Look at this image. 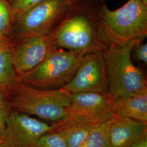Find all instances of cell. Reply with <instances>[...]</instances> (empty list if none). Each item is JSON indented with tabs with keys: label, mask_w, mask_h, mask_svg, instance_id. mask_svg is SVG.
<instances>
[{
	"label": "cell",
	"mask_w": 147,
	"mask_h": 147,
	"mask_svg": "<svg viewBox=\"0 0 147 147\" xmlns=\"http://www.w3.org/2000/svg\"><path fill=\"white\" fill-rule=\"evenodd\" d=\"M106 0H71L65 16L51 33L55 47L84 53L103 52L109 45L102 22Z\"/></svg>",
	"instance_id": "obj_1"
},
{
	"label": "cell",
	"mask_w": 147,
	"mask_h": 147,
	"mask_svg": "<svg viewBox=\"0 0 147 147\" xmlns=\"http://www.w3.org/2000/svg\"><path fill=\"white\" fill-rule=\"evenodd\" d=\"M141 42L110 44L102 53L109 81L107 93L114 102L147 91L144 74L132 62V51Z\"/></svg>",
	"instance_id": "obj_2"
},
{
	"label": "cell",
	"mask_w": 147,
	"mask_h": 147,
	"mask_svg": "<svg viewBox=\"0 0 147 147\" xmlns=\"http://www.w3.org/2000/svg\"><path fill=\"white\" fill-rule=\"evenodd\" d=\"M11 111L36 116L45 122L55 123L67 116L70 93L62 88H37L20 81L7 91Z\"/></svg>",
	"instance_id": "obj_3"
},
{
	"label": "cell",
	"mask_w": 147,
	"mask_h": 147,
	"mask_svg": "<svg viewBox=\"0 0 147 147\" xmlns=\"http://www.w3.org/2000/svg\"><path fill=\"white\" fill-rule=\"evenodd\" d=\"M102 22L109 44L142 41L147 36V6L141 0H128L119 8L111 11L106 3Z\"/></svg>",
	"instance_id": "obj_4"
},
{
	"label": "cell",
	"mask_w": 147,
	"mask_h": 147,
	"mask_svg": "<svg viewBox=\"0 0 147 147\" xmlns=\"http://www.w3.org/2000/svg\"><path fill=\"white\" fill-rule=\"evenodd\" d=\"M85 53L55 47L37 67L18 80L40 89L63 88L73 78Z\"/></svg>",
	"instance_id": "obj_5"
},
{
	"label": "cell",
	"mask_w": 147,
	"mask_h": 147,
	"mask_svg": "<svg viewBox=\"0 0 147 147\" xmlns=\"http://www.w3.org/2000/svg\"><path fill=\"white\" fill-rule=\"evenodd\" d=\"M71 0H44L13 19L11 30L14 42L51 34L68 10Z\"/></svg>",
	"instance_id": "obj_6"
},
{
	"label": "cell",
	"mask_w": 147,
	"mask_h": 147,
	"mask_svg": "<svg viewBox=\"0 0 147 147\" xmlns=\"http://www.w3.org/2000/svg\"><path fill=\"white\" fill-rule=\"evenodd\" d=\"M62 88L70 94L108 93L109 81L102 52L85 53L73 78Z\"/></svg>",
	"instance_id": "obj_7"
},
{
	"label": "cell",
	"mask_w": 147,
	"mask_h": 147,
	"mask_svg": "<svg viewBox=\"0 0 147 147\" xmlns=\"http://www.w3.org/2000/svg\"><path fill=\"white\" fill-rule=\"evenodd\" d=\"M70 95L67 116L79 117L94 125L110 121L115 117L114 101L107 93L82 92Z\"/></svg>",
	"instance_id": "obj_8"
},
{
	"label": "cell",
	"mask_w": 147,
	"mask_h": 147,
	"mask_svg": "<svg viewBox=\"0 0 147 147\" xmlns=\"http://www.w3.org/2000/svg\"><path fill=\"white\" fill-rule=\"evenodd\" d=\"M51 129V125L44 121L11 111L5 124L3 144L6 147H30L39 137Z\"/></svg>",
	"instance_id": "obj_9"
},
{
	"label": "cell",
	"mask_w": 147,
	"mask_h": 147,
	"mask_svg": "<svg viewBox=\"0 0 147 147\" xmlns=\"http://www.w3.org/2000/svg\"><path fill=\"white\" fill-rule=\"evenodd\" d=\"M51 34L30 37L14 42L13 65L18 77L36 68L56 47Z\"/></svg>",
	"instance_id": "obj_10"
},
{
	"label": "cell",
	"mask_w": 147,
	"mask_h": 147,
	"mask_svg": "<svg viewBox=\"0 0 147 147\" xmlns=\"http://www.w3.org/2000/svg\"><path fill=\"white\" fill-rule=\"evenodd\" d=\"M147 134V123L115 117L109 125L110 147H130Z\"/></svg>",
	"instance_id": "obj_11"
},
{
	"label": "cell",
	"mask_w": 147,
	"mask_h": 147,
	"mask_svg": "<svg viewBox=\"0 0 147 147\" xmlns=\"http://www.w3.org/2000/svg\"><path fill=\"white\" fill-rule=\"evenodd\" d=\"M51 130L61 134L68 147H79L84 142L94 125L88 121L73 116L51 123Z\"/></svg>",
	"instance_id": "obj_12"
},
{
	"label": "cell",
	"mask_w": 147,
	"mask_h": 147,
	"mask_svg": "<svg viewBox=\"0 0 147 147\" xmlns=\"http://www.w3.org/2000/svg\"><path fill=\"white\" fill-rule=\"evenodd\" d=\"M113 114L147 123V91L114 102Z\"/></svg>",
	"instance_id": "obj_13"
},
{
	"label": "cell",
	"mask_w": 147,
	"mask_h": 147,
	"mask_svg": "<svg viewBox=\"0 0 147 147\" xmlns=\"http://www.w3.org/2000/svg\"><path fill=\"white\" fill-rule=\"evenodd\" d=\"M13 45L0 49V89L7 91L19 81L13 65Z\"/></svg>",
	"instance_id": "obj_14"
},
{
	"label": "cell",
	"mask_w": 147,
	"mask_h": 147,
	"mask_svg": "<svg viewBox=\"0 0 147 147\" xmlns=\"http://www.w3.org/2000/svg\"><path fill=\"white\" fill-rule=\"evenodd\" d=\"M110 121L94 126L84 142L79 147H110L109 125Z\"/></svg>",
	"instance_id": "obj_15"
},
{
	"label": "cell",
	"mask_w": 147,
	"mask_h": 147,
	"mask_svg": "<svg viewBox=\"0 0 147 147\" xmlns=\"http://www.w3.org/2000/svg\"><path fill=\"white\" fill-rule=\"evenodd\" d=\"M14 17L8 0H0V38H11Z\"/></svg>",
	"instance_id": "obj_16"
},
{
	"label": "cell",
	"mask_w": 147,
	"mask_h": 147,
	"mask_svg": "<svg viewBox=\"0 0 147 147\" xmlns=\"http://www.w3.org/2000/svg\"><path fill=\"white\" fill-rule=\"evenodd\" d=\"M30 147H68L62 136L51 130L39 137Z\"/></svg>",
	"instance_id": "obj_17"
},
{
	"label": "cell",
	"mask_w": 147,
	"mask_h": 147,
	"mask_svg": "<svg viewBox=\"0 0 147 147\" xmlns=\"http://www.w3.org/2000/svg\"><path fill=\"white\" fill-rule=\"evenodd\" d=\"M11 111L8 102L7 90L0 89V137L2 140L5 135L6 121Z\"/></svg>",
	"instance_id": "obj_18"
},
{
	"label": "cell",
	"mask_w": 147,
	"mask_h": 147,
	"mask_svg": "<svg viewBox=\"0 0 147 147\" xmlns=\"http://www.w3.org/2000/svg\"><path fill=\"white\" fill-rule=\"evenodd\" d=\"M14 18L44 0H8Z\"/></svg>",
	"instance_id": "obj_19"
},
{
	"label": "cell",
	"mask_w": 147,
	"mask_h": 147,
	"mask_svg": "<svg viewBox=\"0 0 147 147\" xmlns=\"http://www.w3.org/2000/svg\"><path fill=\"white\" fill-rule=\"evenodd\" d=\"M135 57L138 61L147 63V44H143L142 42L137 43L133 49Z\"/></svg>",
	"instance_id": "obj_20"
},
{
	"label": "cell",
	"mask_w": 147,
	"mask_h": 147,
	"mask_svg": "<svg viewBox=\"0 0 147 147\" xmlns=\"http://www.w3.org/2000/svg\"><path fill=\"white\" fill-rule=\"evenodd\" d=\"M130 147H147V134L137 141Z\"/></svg>",
	"instance_id": "obj_21"
},
{
	"label": "cell",
	"mask_w": 147,
	"mask_h": 147,
	"mask_svg": "<svg viewBox=\"0 0 147 147\" xmlns=\"http://www.w3.org/2000/svg\"><path fill=\"white\" fill-rule=\"evenodd\" d=\"M14 41L11 38H0V49L2 47L13 45Z\"/></svg>",
	"instance_id": "obj_22"
},
{
	"label": "cell",
	"mask_w": 147,
	"mask_h": 147,
	"mask_svg": "<svg viewBox=\"0 0 147 147\" xmlns=\"http://www.w3.org/2000/svg\"><path fill=\"white\" fill-rule=\"evenodd\" d=\"M142 2V3L145 5L147 6V0H141Z\"/></svg>",
	"instance_id": "obj_23"
},
{
	"label": "cell",
	"mask_w": 147,
	"mask_h": 147,
	"mask_svg": "<svg viewBox=\"0 0 147 147\" xmlns=\"http://www.w3.org/2000/svg\"><path fill=\"white\" fill-rule=\"evenodd\" d=\"M3 144V141L2 139L0 137V144Z\"/></svg>",
	"instance_id": "obj_24"
},
{
	"label": "cell",
	"mask_w": 147,
	"mask_h": 147,
	"mask_svg": "<svg viewBox=\"0 0 147 147\" xmlns=\"http://www.w3.org/2000/svg\"><path fill=\"white\" fill-rule=\"evenodd\" d=\"M0 147H6L3 144H0Z\"/></svg>",
	"instance_id": "obj_25"
}]
</instances>
